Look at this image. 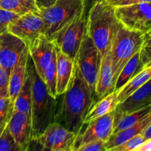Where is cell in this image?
<instances>
[{
	"mask_svg": "<svg viewBox=\"0 0 151 151\" xmlns=\"http://www.w3.org/2000/svg\"><path fill=\"white\" fill-rule=\"evenodd\" d=\"M7 128L19 151H24L32 137L30 114L14 110Z\"/></svg>",
	"mask_w": 151,
	"mask_h": 151,
	"instance_id": "obj_15",
	"label": "cell"
},
{
	"mask_svg": "<svg viewBox=\"0 0 151 151\" xmlns=\"http://www.w3.org/2000/svg\"><path fill=\"white\" fill-rule=\"evenodd\" d=\"M117 105L116 91H113L111 94L103 97V98L97 100L87 114L84 121V125L93 119L115 111Z\"/></svg>",
	"mask_w": 151,
	"mask_h": 151,
	"instance_id": "obj_21",
	"label": "cell"
},
{
	"mask_svg": "<svg viewBox=\"0 0 151 151\" xmlns=\"http://www.w3.org/2000/svg\"><path fill=\"white\" fill-rule=\"evenodd\" d=\"M106 1L113 7H124V6L131 5L137 3H151V0H106Z\"/></svg>",
	"mask_w": 151,
	"mask_h": 151,
	"instance_id": "obj_33",
	"label": "cell"
},
{
	"mask_svg": "<svg viewBox=\"0 0 151 151\" xmlns=\"http://www.w3.org/2000/svg\"><path fill=\"white\" fill-rule=\"evenodd\" d=\"M150 32H149L146 36L142 45L140 47L139 50V54L140 59L142 62L143 64L147 67L151 66V44H150Z\"/></svg>",
	"mask_w": 151,
	"mask_h": 151,
	"instance_id": "obj_31",
	"label": "cell"
},
{
	"mask_svg": "<svg viewBox=\"0 0 151 151\" xmlns=\"http://www.w3.org/2000/svg\"><path fill=\"white\" fill-rule=\"evenodd\" d=\"M114 88V78L111 67V60L109 51L102 58L101 64L96 81L95 92L96 99L103 98L105 96L113 92Z\"/></svg>",
	"mask_w": 151,
	"mask_h": 151,
	"instance_id": "obj_16",
	"label": "cell"
},
{
	"mask_svg": "<svg viewBox=\"0 0 151 151\" xmlns=\"http://www.w3.org/2000/svg\"><path fill=\"white\" fill-rule=\"evenodd\" d=\"M106 142L103 140L91 142L81 147L77 151H103L105 148Z\"/></svg>",
	"mask_w": 151,
	"mask_h": 151,
	"instance_id": "obj_34",
	"label": "cell"
},
{
	"mask_svg": "<svg viewBox=\"0 0 151 151\" xmlns=\"http://www.w3.org/2000/svg\"><path fill=\"white\" fill-rule=\"evenodd\" d=\"M57 52V49H56ZM50 95L57 98L56 81H57V68H56V53L53 56L51 62L44 70L42 78Z\"/></svg>",
	"mask_w": 151,
	"mask_h": 151,
	"instance_id": "obj_26",
	"label": "cell"
},
{
	"mask_svg": "<svg viewBox=\"0 0 151 151\" xmlns=\"http://www.w3.org/2000/svg\"><path fill=\"white\" fill-rule=\"evenodd\" d=\"M151 3L143 2L114 7L119 24L130 30L147 32L151 31Z\"/></svg>",
	"mask_w": 151,
	"mask_h": 151,
	"instance_id": "obj_8",
	"label": "cell"
},
{
	"mask_svg": "<svg viewBox=\"0 0 151 151\" xmlns=\"http://www.w3.org/2000/svg\"><path fill=\"white\" fill-rule=\"evenodd\" d=\"M102 56L88 33L85 34L79 47L75 62L91 91L94 92Z\"/></svg>",
	"mask_w": 151,
	"mask_h": 151,
	"instance_id": "obj_6",
	"label": "cell"
},
{
	"mask_svg": "<svg viewBox=\"0 0 151 151\" xmlns=\"http://www.w3.org/2000/svg\"><path fill=\"white\" fill-rule=\"evenodd\" d=\"M118 24L114 7L108 4L106 0H95L87 14V33L102 58L110 50Z\"/></svg>",
	"mask_w": 151,
	"mask_h": 151,
	"instance_id": "obj_2",
	"label": "cell"
},
{
	"mask_svg": "<svg viewBox=\"0 0 151 151\" xmlns=\"http://www.w3.org/2000/svg\"><path fill=\"white\" fill-rule=\"evenodd\" d=\"M151 106H147L145 109H141L138 111L134 112L131 114H128L123 115L121 116L115 123H114L113 131L112 134H116V133L119 132V131L125 130L126 128H130L133 125H136L137 122L141 121L142 119H144L147 115L150 114Z\"/></svg>",
	"mask_w": 151,
	"mask_h": 151,
	"instance_id": "obj_25",
	"label": "cell"
},
{
	"mask_svg": "<svg viewBox=\"0 0 151 151\" xmlns=\"http://www.w3.org/2000/svg\"><path fill=\"white\" fill-rule=\"evenodd\" d=\"M20 16L11 11L0 9V35L7 32L10 24L16 22Z\"/></svg>",
	"mask_w": 151,
	"mask_h": 151,
	"instance_id": "obj_29",
	"label": "cell"
},
{
	"mask_svg": "<svg viewBox=\"0 0 151 151\" xmlns=\"http://www.w3.org/2000/svg\"><path fill=\"white\" fill-rule=\"evenodd\" d=\"M27 47L22 40L10 32H5L0 35V66L9 75Z\"/></svg>",
	"mask_w": 151,
	"mask_h": 151,
	"instance_id": "obj_13",
	"label": "cell"
},
{
	"mask_svg": "<svg viewBox=\"0 0 151 151\" xmlns=\"http://www.w3.org/2000/svg\"><path fill=\"white\" fill-rule=\"evenodd\" d=\"M7 32L20 38L29 47L40 35L44 34V22L38 11L27 13L10 24Z\"/></svg>",
	"mask_w": 151,
	"mask_h": 151,
	"instance_id": "obj_11",
	"label": "cell"
},
{
	"mask_svg": "<svg viewBox=\"0 0 151 151\" xmlns=\"http://www.w3.org/2000/svg\"><path fill=\"white\" fill-rule=\"evenodd\" d=\"M151 78V66L145 68L142 71L128 81L116 92V100L118 104L125 100L131 94L138 90L142 86L150 81Z\"/></svg>",
	"mask_w": 151,
	"mask_h": 151,
	"instance_id": "obj_23",
	"label": "cell"
},
{
	"mask_svg": "<svg viewBox=\"0 0 151 151\" xmlns=\"http://www.w3.org/2000/svg\"><path fill=\"white\" fill-rule=\"evenodd\" d=\"M28 50L35 72L42 79L44 70L56 53V47L42 34L28 47Z\"/></svg>",
	"mask_w": 151,
	"mask_h": 151,
	"instance_id": "obj_12",
	"label": "cell"
},
{
	"mask_svg": "<svg viewBox=\"0 0 151 151\" xmlns=\"http://www.w3.org/2000/svg\"><path fill=\"white\" fill-rule=\"evenodd\" d=\"M60 104H57L54 122L78 135L87 114L95 103V94L86 83L75 62L73 73Z\"/></svg>",
	"mask_w": 151,
	"mask_h": 151,
	"instance_id": "obj_1",
	"label": "cell"
},
{
	"mask_svg": "<svg viewBox=\"0 0 151 151\" xmlns=\"http://www.w3.org/2000/svg\"><path fill=\"white\" fill-rule=\"evenodd\" d=\"M29 55V50H28V47H27L22 52L17 63L14 65L10 72L9 98L13 103L16 100L24 81Z\"/></svg>",
	"mask_w": 151,
	"mask_h": 151,
	"instance_id": "obj_18",
	"label": "cell"
},
{
	"mask_svg": "<svg viewBox=\"0 0 151 151\" xmlns=\"http://www.w3.org/2000/svg\"><path fill=\"white\" fill-rule=\"evenodd\" d=\"M0 9L11 11L20 16L38 10L35 0H0Z\"/></svg>",
	"mask_w": 151,
	"mask_h": 151,
	"instance_id": "obj_24",
	"label": "cell"
},
{
	"mask_svg": "<svg viewBox=\"0 0 151 151\" xmlns=\"http://www.w3.org/2000/svg\"><path fill=\"white\" fill-rule=\"evenodd\" d=\"M86 7V0H57L51 6L39 8L38 13L42 19L44 35L52 41Z\"/></svg>",
	"mask_w": 151,
	"mask_h": 151,
	"instance_id": "obj_4",
	"label": "cell"
},
{
	"mask_svg": "<svg viewBox=\"0 0 151 151\" xmlns=\"http://www.w3.org/2000/svg\"><path fill=\"white\" fill-rule=\"evenodd\" d=\"M86 7L52 40L58 50L75 61L81 41L87 32Z\"/></svg>",
	"mask_w": 151,
	"mask_h": 151,
	"instance_id": "obj_7",
	"label": "cell"
},
{
	"mask_svg": "<svg viewBox=\"0 0 151 151\" xmlns=\"http://www.w3.org/2000/svg\"><path fill=\"white\" fill-rule=\"evenodd\" d=\"M149 123H151V114L147 115L146 117L142 119L141 121L137 122L136 125L125 130H122V131L116 133V134H111L109 139L106 141L104 150L107 151L110 150V149L116 147V146L122 144L125 142L128 141L132 137H135L136 135L139 134L142 130Z\"/></svg>",
	"mask_w": 151,
	"mask_h": 151,
	"instance_id": "obj_20",
	"label": "cell"
},
{
	"mask_svg": "<svg viewBox=\"0 0 151 151\" xmlns=\"http://www.w3.org/2000/svg\"><path fill=\"white\" fill-rule=\"evenodd\" d=\"M24 151H44V147L38 138L32 137Z\"/></svg>",
	"mask_w": 151,
	"mask_h": 151,
	"instance_id": "obj_35",
	"label": "cell"
},
{
	"mask_svg": "<svg viewBox=\"0 0 151 151\" xmlns=\"http://www.w3.org/2000/svg\"><path fill=\"white\" fill-rule=\"evenodd\" d=\"M74 66H75V61L57 49V52H56V68H57L56 93L58 96L63 94L67 88L71 78H72V73H73Z\"/></svg>",
	"mask_w": 151,
	"mask_h": 151,
	"instance_id": "obj_19",
	"label": "cell"
},
{
	"mask_svg": "<svg viewBox=\"0 0 151 151\" xmlns=\"http://www.w3.org/2000/svg\"><path fill=\"white\" fill-rule=\"evenodd\" d=\"M150 106H151L150 80L117 105L114 111V123L123 115L138 111Z\"/></svg>",
	"mask_w": 151,
	"mask_h": 151,
	"instance_id": "obj_14",
	"label": "cell"
},
{
	"mask_svg": "<svg viewBox=\"0 0 151 151\" xmlns=\"http://www.w3.org/2000/svg\"><path fill=\"white\" fill-rule=\"evenodd\" d=\"M139 134L145 140L151 139V123L146 125Z\"/></svg>",
	"mask_w": 151,
	"mask_h": 151,
	"instance_id": "obj_37",
	"label": "cell"
},
{
	"mask_svg": "<svg viewBox=\"0 0 151 151\" xmlns=\"http://www.w3.org/2000/svg\"><path fill=\"white\" fill-rule=\"evenodd\" d=\"M33 69V63L29 55L24 81L23 85H22L16 100L13 102L14 110L22 112V113L27 114H30L31 111Z\"/></svg>",
	"mask_w": 151,
	"mask_h": 151,
	"instance_id": "obj_17",
	"label": "cell"
},
{
	"mask_svg": "<svg viewBox=\"0 0 151 151\" xmlns=\"http://www.w3.org/2000/svg\"><path fill=\"white\" fill-rule=\"evenodd\" d=\"M57 104V98L50 95L34 68L30 111L32 137H39L54 122Z\"/></svg>",
	"mask_w": 151,
	"mask_h": 151,
	"instance_id": "obj_3",
	"label": "cell"
},
{
	"mask_svg": "<svg viewBox=\"0 0 151 151\" xmlns=\"http://www.w3.org/2000/svg\"><path fill=\"white\" fill-rule=\"evenodd\" d=\"M77 134L53 122L38 137L44 151H73Z\"/></svg>",
	"mask_w": 151,
	"mask_h": 151,
	"instance_id": "obj_9",
	"label": "cell"
},
{
	"mask_svg": "<svg viewBox=\"0 0 151 151\" xmlns=\"http://www.w3.org/2000/svg\"><path fill=\"white\" fill-rule=\"evenodd\" d=\"M130 151H139L138 150H137V149H134V150H130Z\"/></svg>",
	"mask_w": 151,
	"mask_h": 151,
	"instance_id": "obj_38",
	"label": "cell"
},
{
	"mask_svg": "<svg viewBox=\"0 0 151 151\" xmlns=\"http://www.w3.org/2000/svg\"><path fill=\"white\" fill-rule=\"evenodd\" d=\"M114 118V111L88 122L85 131L83 133L80 132L77 136L73 151L79 150L91 142L103 140L106 142L112 134Z\"/></svg>",
	"mask_w": 151,
	"mask_h": 151,
	"instance_id": "obj_10",
	"label": "cell"
},
{
	"mask_svg": "<svg viewBox=\"0 0 151 151\" xmlns=\"http://www.w3.org/2000/svg\"><path fill=\"white\" fill-rule=\"evenodd\" d=\"M145 68L146 66L141 61L138 51L122 67L115 81L114 91H117L120 89L129 80L139 73Z\"/></svg>",
	"mask_w": 151,
	"mask_h": 151,
	"instance_id": "obj_22",
	"label": "cell"
},
{
	"mask_svg": "<svg viewBox=\"0 0 151 151\" xmlns=\"http://www.w3.org/2000/svg\"><path fill=\"white\" fill-rule=\"evenodd\" d=\"M13 111V103L10 99L0 97V134L7 125Z\"/></svg>",
	"mask_w": 151,
	"mask_h": 151,
	"instance_id": "obj_27",
	"label": "cell"
},
{
	"mask_svg": "<svg viewBox=\"0 0 151 151\" xmlns=\"http://www.w3.org/2000/svg\"><path fill=\"white\" fill-rule=\"evenodd\" d=\"M150 32L130 30L119 23L109 50L114 83L122 67L139 50L146 36Z\"/></svg>",
	"mask_w": 151,
	"mask_h": 151,
	"instance_id": "obj_5",
	"label": "cell"
},
{
	"mask_svg": "<svg viewBox=\"0 0 151 151\" xmlns=\"http://www.w3.org/2000/svg\"><path fill=\"white\" fill-rule=\"evenodd\" d=\"M0 97H9V73L0 66Z\"/></svg>",
	"mask_w": 151,
	"mask_h": 151,
	"instance_id": "obj_32",
	"label": "cell"
},
{
	"mask_svg": "<svg viewBox=\"0 0 151 151\" xmlns=\"http://www.w3.org/2000/svg\"><path fill=\"white\" fill-rule=\"evenodd\" d=\"M146 140L143 138L141 136V134H139L136 135L135 137H132L131 139H128V141L125 142L122 144L116 146V147H113V148L110 149V150L107 151H130L134 150V149L137 148L140 145L142 144Z\"/></svg>",
	"mask_w": 151,
	"mask_h": 151,
	"instance_id": "obj_30",
	"label": "cell"
},
{
	"mask_svg": "<svg viewBox=\"0 0 151 151\" xmlns=\"http://www.w3.org/2000/svg\"><path fill=\"white\" fill-rule=\"evenodd\" d=\"M0 151H19V148L9 133L7 126L0 134Z\"/></svg>",
	"mask_w": 151,
	"mask_h": 151,
	"instance_id": "obj_28",
	"label": "cell"
},
{
	"mask_svg": "<svg viewBox=\"0 0 151 151\" xmlns=\"http://www.w3.org/2000/svg\"><path fill=\"white\" fill-rule=\"evenodd\" d=\"M57 0H35L38 9L48 7L54 4Z\"/></svg>",
	"mask_w": 151,
	"mask_h": 151,
	"instance_id": "obj_36",
	"label": "cell"
}]
</instances>
